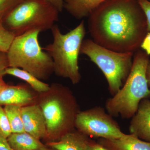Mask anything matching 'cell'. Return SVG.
Segmentation results:
<instances>
[{"instance_id":"obj_1","label":"cell","mask_w":150,"mask_h":150,"mask_svg":"<svg viewBox=\"0 0 150 150\" xmlns=\"http://www.w3.org/2000/svg\"><path fill=\"white\" fill-rule=\"evenodd\" d=\"M88 17L92 40L116 52L134 53L147 33L146 16L138 0H107Z\"/></svg>"},{"instance_id":"obj_2","label":"cell","mask_w":150,"mask_h":150,"mask_svg":"<svg viewBox=\"0 0 150 150\" xmlns=\"http://www.w3.org/2000/svg\"><path fill=\"white\" fill-rule=\"evenodd\" d=\"M36 103L46 121L47 142L58 141L75 129V120L80 110L76 98L68 87L51 84L48 90L38 93Z\"/></svg>"},{"instance_id":"obj_3","label":"cell","mask_w":150,"mask_h":150,"mask_svg":"<svg viewBox=\"0 0 150 150\" xmlns=\"http://www.w3.org/2000/svg\"><path fill=\"white\" fill-rule=\"evenodd\" d=\"M150 62L145 52L137 51L133 58L131 71L122 87L105 103L107 112L112 117L131 118L142 100L150 97L146 70Z\"/></svg>"},{"instance_id":"obj_4","label":"cell","mask_w":150,"mask_h":150,"mask_svg":"<svg viewBox=\"0 0 150 150\" xmlns=\"http://www.w3.org/2000/svg\"><path fill=\"white\" fill-rule=\"evenodd\" d=\"M53 41L44 48L53 61L55 74L69 79L73 84L80 81L81 76L79 67V56L86 34L84 21L63 34L58 25L51 29Z\"/></svg>"},{"instance_id":"obj_5","label":"cell","mask_w":150,"mask_h":150,"mask_svg":"<svg viewBox=\"0 0 150 150\" xmlns=\"http://www.w3.org/2000/svg\"><path fill=\"white\" fill-rule=\"evenodd\" d=\"M38 30L16 36L7 52L9 67L27 71L40 80H46L54 72L53 61L43 51L38 41Z\"/></svg>"},{"instance_id":"obj_6","label":"cell","mask_w":150,"mask_h":150,"mask_svg":"<svg viewBox=\"0 0 150 150\" xmlns=\"http://www.w3.org/2000/svg\"><path fill=\"white\" fill-rule=\"evenodd\" d=\"M59 13L44 0H21L3 23L16 36L33 30L43 32L51 30L59 20Z\"/></svg>"},{"instance_id":"obj_7","label":"cell","mask_w":150,"mask_h":150,"mask_svg":"<svg viewBox=\"0 0 150 150\" xmlns=\"http://www.w3.org/2000/svg\"><path fill=\"white\" fill-rule=\"evenodd\" d=\"M134 53L112 51L89 39L83 40L80 50V54L87 56L101 70L112 96L122 87L130 74Z\"/></svg>"},{"instance_id":"obj_8","label":"cell","mask_w":150,"mask_h":150,"mask_svg":"<svg viewBox=\"0 0 150 150\" xmlns=\"http://www.w3.org/2000/svg\"><path fill=\"white\" fill-rule=\"evenodd\" d=\"M75 127L89 138L114 139L126 135L112 116L100 106L80 111L75 120Z\"/></svg>"},{"instance_id":"obj_9","label":"cell","mask_w":150,"mask_h":150,"mask_svg":"<svg viewBox=\"0 0 150 150\" xmlns=\"http://www.w3.org/2000/svg\"><path fill=\"white\" fill-rule=\"evenodd\" d=\"M21 115L25 132L38 139L45 140L46 121L39 105L35 103L21 107Z\"/></svg>"},{"instance_id":"obj_10","label":"cell","mask_w":150,"mask_h":150,"mask_svg":"<svg viewBox=\"0 0 150 150\" xmlns=\"http://www.w3.org/2000/svg\"><path fill=\"white\" fill-rule=\"evenodd\" d=\"M27 85L10 86L7 84L0 91V105H18L21 107L34 104L38 94Z\"/></svg>"},{"instance_id":"obj_11","label":"cell","mask_w":150,"mask_h":150,"mask_svg":"<svg viewBox=\"0 0 150 150\" xmlns=\"http://www.w3.org/2000/svg\"><path fill=\"white\" fill-rule=\"evenodd\" d=\"M129 130L130 134L145 142H150V100H141L137 112L132 117Z\"/></svg>"},{"instance_id":"obj_12","label":"cell","mask_w":150,"mask_h":150,"mask_svg":"<svg viewBox=\"0 0 150 150\" xmlns=\"http://www.w3.org/2000/svg\"><path fill=\"white\" fill-rule=\"evenodd\" d=\"M90 139L76 129L67 132L58 141L46 142L53 150H86Z\"/></svg>"},{"instance_id":"obj_13","label":"cell","mask_w":150,"mask_h":150,"mask_svg":"<svg viewBox=\"0 0 150 150\" xmlns=\"http://www.w3.org/2000/svg\"><path fill=\"white\" fill-rule=\"evenodd\" d=\"M98 142L109 150H150V142L132 134L114 139H99Z\"/></svg>"},{"instance_id":"obj_14","label":"cell","mask_w":150,"mask_h":150,"mask_svg":"<svg viewBox=\"0 0 150 150\" xmlns=\"http://www.w3.org/2000/svg\"><path fill=\"white\" fill-rule=\"evenodd\" d=\"M107 0H64V8L77 19L88 17Z\"/></svg>"},{"instance_id":"obj_15","label":"cell","mask_w":150,"mask_h":150,"mask_svg":"<svg viewBox=\"0 0 150 150\" xmlns=\"http://www.w3.org/2000/svg\"><path fill=\"white\" fill-rule=\"evenodd\" d=\"M7 139L13 150H40L47 147L40 140L25 132L11 133Z\"/></svg>"},{"instance_id":"obj_16","label":"cell","mask_w":150,"mask_h":150,"mask_svg":"<svg viewBox=\"0 0 150 150\" xmlns=\"http://www.w3.org/2000/svg\"><path fill=\"white\" fill-rule=\"evenodd\" d=\"M4 75H11L25 81L38 93L47 91L50 88V86L48 84L43 82L27 71L20 68L7 67L4 71Z\"/></svg>"},{"instance_id":"obj_17","label":"cell","mask_w":150,"mask_h":150,"mask_svg":"<svg viewBox=\"0 0 150 150\" xmlns=\"http://www.w3.org/2000/svg\"><path fill=\"white\" fill-rule=\"evenodd\" d=\"M21 108L13 105H4V107L8 118L12 133L25 132L22 119Z\"/></svg>"},{"instance_id":"obj_18","label":"cell","mask_w":150,"mask_h":150,"mask_svg":"<svg viewBox=\"0 0 150 150\" xmlns=\"http://www.w3.org/2000/svg\"><path fill=\"white\" fill-rule=\"evenodd\" d=\"M15 35L7 29L0 19V51L7 53L12 43Z\"/></svg>"},{"instance_id":"obj_19","label":"cell","mask_w":150,"mask_h":150,"mask_svg":"<svg viewBox=\"0 0 150 150\" xmlns=\"http://www.w3.org/2000/svg\"><path fill=\"white\" fill-rule=\"evenodd\" d=\"M0 133L5 138L11 134V130L8 118L4 108L0 105Z\"/></svg>"},{"instance_id":"obj_20","label":"cell","mask_w":150,"mask_h":150,"mask_svg":"<svg viewBox=\"0 0 150 150\" xmlns=\"http://www.w3.org/2000/svg\"><path fill=\"white\" fill-rule=\"evenodd\" d=\"M138 1L146 16L147 32H150V1L147 0Z\"/></svg>"},{"instance_id":"obj_21","label":"cell","mask_w":150,"mask_h":150,"mask_svg":"<svg viewBox=\"0 0 150 150\" xmlns=\"http://www.w3.org/2000/svg\"><path fill=\"white\" fill-rule=\"evenodd\" d=\"M21 0H0V19L1 16L11 6H15Z\"/></svg>"},{"instance_id":"obj_22","label":"cell","mask_w":150,"mask_h":150,"mask_svg":"<svg viewBox=\"0 0 150 150\" xmlns=\"http://www.w3.org/2000/svg\"><path fill=\"white\" fill-rule=\"evenodd\" d=\"M140 47L148 56L150 55V32H147L142 40Z\"/></svg>"},{"instance_id":"obj_23","label":"cell","mask_w":150,"mask_h":150,"mask_svg":"<svg viewBox=\"0 0 150 150\" xmlns=\"http://www.w3.org/2000/svg\"><path fill=\"white\" fill-rule=\"evenodd\" d=\"M7 67L8 63L7 53L0 51V74H4V71Z\"/></svg>"},{"instance_id":"obj_24","label":"cell","mask_w":150,"mask_h":150,"mask_svg":"<svg viewBox=\"0 0 150 150\" xmlns=\"http://www.w3.org/2000/svg\"><path fill=\"white\" fill-rule=\"evenodd\" d=\"M86 150H109L105 147L98 142L93 140H90L87 147Z\"/></svg>"},{"instance_id":"obj_25","label":"cell","mask_w":150,"mask_h":150,"mask_svg":"<svg viewBox=\"0 0 150 150\" xmlns=\"http://www.w3.org/2000/svg\"><path fill=\"white\" fill-rule=\"evenodd\" d=\"M55 8L58 11L61 12L64 8V0H44Z\"/></svg>"},{"instance_id":"obj_26","label":"cell","mask_w":150,"mask_h":150,"mask_svg":"<svg viewBox=\"0 0 150 150\" xmlns=\"http://www.w3.org/2000/svg\"><path fill=\"white\" fill-rule=\"evenodd\" d=\"M0 150H13L9 144L7 138L0 133Z\"/></svg>"},{"instance_id":"obj_27","label":"cell","mask_w":150,"mask_h":150,"mask_svg":"<svg viewBox=\"0 0 150 150\" xmlns=\"http://www.w3.org/2000/svg\"><path fill=\"white\" fill-rule=\"evenodd\" d=\"M4 76V75L3 74H0V91L7 85L3 79V76Z\"/></svg>"},{"instance_id":"obj_28","label":"cell","mask_w":150,"mask_h":150,"mask_svg":"<svg viewBox=\"0 0 150 150\" xmlns=\"http://www.w3.org/2000/svg\"><path fill=\"white\" fill-rule=\"evenodd\" d=\"M146 77L147 79L148 85L150 88V62L148 65L146 70Z\"/></svg>"},{"instance_id":"obj_29","label":"cell","mask_w":150,"mask_h":150,"mask_svg":"<svg viewBox=\"0 0 150 150\" xmlns=\"http://www.w3.org/2000/svg\"><path fill=\"white\" fill-rule=\"evenodd\" d=\"M40 150H53L51 149H50V148H48V147H47V148H46V149H43Z\"/></svg>"},{"instance_id":"obj_30","label":"cell","mask_w":150,"mask_h":150,"mask_svg":"<svg viewBox=\"0 0 150 150\" xmlns=\"http://www.w3.org/2000/svg\"><path fill=\"white\" fill-rule=\"evenodd\" d=\"M147 1H150V0H147Z\"/></svg>"}]
</instances>
